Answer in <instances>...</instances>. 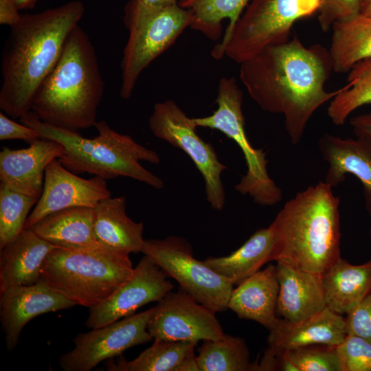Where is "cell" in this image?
I'll list each match as a JSON object with an SVG mask.
<instances>
[{
	"instance_id": "cell-5",
	"label": "cell",
	"mask_w": 371,
	"mask_h": 371,
	"mask_svg": "<svg viewBox=\"0 0 371 371\" xmlns=\"http://www.w3.org/2000/svg\"><path fill=\"white\" fill-rule=\"evenodd\" d=\"M20 122L36 131L41 137L60 143L64 151L58 159L75 174L87 172L106 180L126 177L157 190L164 186L161 178L140 164L141 161L158 164L160 157L157 152L128 135L116 132L104 120L95 124L99 135L93 139L45 123L32 111L23 115Z\"/></svg>"
},
{
	"instance_id": "cell-20",
	"label": "cell",
	"mask_w": 371,
	"mask_h": 371,
	"mask_svg": "<svg viewBox=\"0 0 371 371\" xmlns=\"http://www.w3.org/2000/svg\"><path fill=\"white\" fill-rule=\"evenodd\" d=\"M56 247L31 228L23 229L1 249L0 292L11 286L38 282L47 256Z\"/></svg>"
},
{
	"instance_id": "cell-17",
	"label": "cell",
	"mask_w": 371,
	"mask_h": 371,
	"mask_svg": "<svg viewBox=\"0 0 371 371\" xmlns=\"http://www.w3.org/2000/svg\"><path fill=\"white\" fill-rule=\"evenodd\" d=\"M63 151L60 143L43 137L29 142L25 148L3 147L0 152V185L39 199L46 168Z\"/></svg>"
},
{
	"instance_id": "cell-16",
	"label": "cell",
	"mask_w": 371,
	"mask_h": 371,
	"mask_svg": "<svg viewBox=\"0 0 371 371\" xmlns=\"http://www.w3.org/2000/svg\"><path fill=\"white\" fill-rule=\"evenodd\" d=\"M0 293L1 322L10 351L17 345L21 332L30 320L76 305L41 279L32 284L11 286Z\"/></svg>"
},
{
	"instance_id": "cell-4",
	"label": "cell",
	"mask_w": 371,
	"mask_h": 371,
	"mask_svg": "<svg viewBox=\"0 0 371 371\" xmlns=\"http://www.w3.org/2000/svg\"><path fill=\"white\" fill-rule=\"evenodd\" d=\"M104 87L95 48L78 25L36 90L31 111L45 123L78 132L96 123Z\"/></svg>"
},
{
	"instance_id": "cell-7",
	"label": "cell",
	"mask_w": 371,
	"mask_h": 371,
	"mask_svg": "<svg viewBox=\"0 0 371 371\" xmlns=\"http://www.w3.org/2000/svg\"><path fill=\"white\" fill-rule=\"evenodd\" d=\"M320 0H251L229 34L212 51L240 64L267 47L289 40L298 20L318 11Z\"/></svg>"
},
{
	"instance_id": "cell-44",
	"label": "cell",
	"mask_w": 371,
	"mask_h": 371,
	"mask_svg": "<svg viewBox=\"0 0 371 371\" xmlns=\"http://www.w3.org/2000/svg\"><path fill=\"white\" fill-rule=\"evenodd\" d=\"M361 3H362V2L364 1L365 0H361Z\"/></svg>"
},
{
	"instance_id": "cell-2",
	"label": "cell",
	"mask_w": 371,
	"mask_h": 371,
	"mask_svg": "<svg viewBox=\"0 0 371 371\" xmlns=\"http://www.w3.org/2000/svg\"><path fill=\"white\" fill-rule=\"evenodd\" d=\"M85 11L80 0L21 15L10 27L1 58L0 109L13 118L31 111L38 87L53 69L70 32Z\"/></svg>"
},
{
	"instance_id": "cell-34",
	"label": "cell",
	"mask_w": 371,
	"mask_h": 371,
	"mask_svg": "<svg viewBox=\"0 0 371 371\" xmlns=\"http://www.w3.org/2000/svg\"><path fill=\"white\" fill-rule=\"evenodd\" d=\"M336 349L341 371H371V341L347 334Z\"/></svg>"
},
{
	"instance_id": "cell-14",
	"label": "cell",
	"mask_w": 371,
	"mask_h": 371,
	"mask_svg": "<svg viewBox=\"0 0 371 371\" xmlns=\"http://www.w3.org/2000/svg\"><path fill=\"white\" fill-rule=\"evenodd\" d=\"M167 275L149 257L144 255L131 276L109 297L89 308L85 325L96 328L131 315L141 306L159 302L172 290Z\"/></svg>"
},
{
	"instance_id": "cell-42",
	"label": "cell",
	"mask_w": 371,
	"mask_h": 371,
	"mask_svg": "<svg viewBox=\"0 0 371 371\" xmlns=\"http://www.w3.org/2000/svg\"><path fill=\"white\" fill-rule=\"evenodd\" d=\"M361 14L371 16V0H365L361 3Z\"/></svg>"
},
{
	"instance_id": "cell-19",
	"label": "cell",
	"mask_w": 371,
	"mask_h": 371,
	"mask_svg": "<svg viewBox=\"0 0 371 371\" xmlns=\"http://www.w3.org/2000/svg\"><path fill=\"white\" fill-rule=\"evenodd\" d=\"M279 293L276 314L289 322L312 316L326 306L322 275L277 262Z\"/></svg>"
},
{
	"instance_id": "cell-6",
	"label": "cell",
	"mask_w": 371,
	"mask_h": 371,
	"mask_svg": "<svg viewBox=\"0 0 371 371\" xmlns=\"http://www.w3.org/2000/svg\"><path fill=\"white\" fill-rule=\"evenodd\" d=\"M133 269L129 254L100 243L58 247L47 256L41 279L76 305L91 308L109 297Z\"/></svg>"
},
{
	"instance_id": "cell-13",
	"label": "cell",
	"mask_w": 371,
	"mask_h": 371,
	"mask_svg": "<svg viewBox=\"0 0 371 371\" xmlns=\"http://www.w3.org/2000/svg\"><path fill=\"white\" fill-rule=\"evenodd\" d=\"M154 306L147 325L153 340L198 343L219 339L225 333L212 310L182 289L169 291Z\"/></svg>"
},
{
	"instance_id": "cell-38",
	"label": "cell",
	"mask_w": 371,
	"mask_h": 371,
	"mask_svg": "<svg viewBox=\"0 0 371 371\" xmlns=\"http://www.w3.org/2000/svg\"><path fill=\"white\" fill-rule=\"evenodd\" d=\"M350 124L357 137L371 148V111L353 117Z\"/></svg>"
},
{
	"instance_id": "cell-26",
	"label": "cell",
	"mask_w": 371,
	"mask_h": 371,
	"mask_svg": "<svg viewBox=\"0 0 371 371\" xmlns=\"http://www.w3.org/2000/svg\"><path fill=\"white\" fill-rule=\"evenodd\" d=\"M94 208L75 207L47 215L30 227L46 241L59 247L99 243L93 229Z\"/></svg>"
},
{
	"instance_id": "cell-18",
	"label": "cell",
	"mask_w": 371,
	"mask_h": 371,
	"mask_svg": "<svg viewBox=\"0 0 371 371\" xmlns=\"http://www.w3.org/2000/svg\"><path fill=\"white\" fill-rule=\"evenodd\" d=\"M346 335L345 317L326 307L297 322L278 318L269 330L265 351L275 354L311 344L337 346Z\"/></svg>"
},
{
	"instance_id": "cell-22",
	"label": "cell",
	"mask_w": 371,
	"mask_h": 371,
	"mask_svg": "<svg viewBox=\"0 0 371 371\" xmlns=\"http://www.w3.org/2000/svg\"><path fill=\"white\" fill-rule=\"evenodd\" d=\"M278 293L277 267L269 265L233 289L227 307L239 318L254 320L269 330L278 319Z\"/></svg>"
},
{
	"instance_id": "cell-24",
	"label": "cell",
	"mask_w": 371,
	"mask_h": 371,
	"mask_svg": "<svg viewBox=\"0 0 371 371\" xmlns=\"http://www.w3.org/2000/svg\"><path fill=\"white\" fill-rule=\"evenodd\" d=\"M326 306L347 315L371 289V260L359 265L341 258L322 274Z\"/></svg>"
},
{
	"instance_id": "cell-33",
	"label": "cell",
	"mask_w": 371,
	"mask_h": 371,
	"mask_svg": "<svg viewBox=\"0 0 371 371\" xmlns=\"http://www.w3.org/2000/svg\"><path fill=\"white\" fill-rule=\"evenodd\" d=\"M282 352L292 363L295 371H341L336 346L311 344Z\"/></svg>"
},
{
	"instance_id": "cell-23",
	"label": "cell",
	"mask_w": 371,
	"mask_h": 371,
	"mask_svg": "<svg viewBox=\"0 0 371 371\" xmlns=\"http://www.w3.org/2000/svg\"><path fill=\"white\" fill-rule=\"evenodd\" d=\"M93 229L97 241L104 246L129 254L142 252L144 225L126 215L124 196L99 202L94 208Z\"/></svg>"
},
{
	"instance_id": "cell-31",
	"label": "cell",
	"mask_w": 371,
	"mask_h": 371,
	"mask_svg": "<svg viewBox=\"0 0 371 371\" xmlns=\"http://www.w3.org/2000/svg\"><path fill=\"white\" fill-rule=\"evenodd\" d=\"M347 84L330 101L327 114L337 126L344 124L359 107L371 104V58L357 63L348 71Z\"/></svg>"
},
{
	"instance_id": "cell-29",
	"label": "cell",
	"mask_w": 371,
	"mask_h": 371,
	"mask_svg": "<svg viewBox=\"0 0 371 371\" xmlns=\"http://www.w3.org/2000/svg\"><path fill=\"white\" fill-rule=\"evenodd\" d=\"M251 0H180L178 4L190 12V27L216 41L222 33V21H229L227 36Z\"/></svg>"
},
{
	"instance_id": "cell-12",
	"label": "cell",
	"mask_w": 371,
	"mask_h": 371,
	"mask_svg": "<svg viewBox=\"0 0 371 371\" xmlns=\"http://www.w3.org/2000/svg\"><path fill=\"white\" fill-rule=\"evenodd\" d=\"M153 309L78 334L74 339V349L60 356L59 366L64 371H90L104 360L119 357L130 348L153 340L147 330Z\"/></svg>"
},
{
	"instance_id": "cell-21",
	"label": "cell",
	"mask_w": 371,
	"mask_h": 371,
	"mask_svg": "<svg viewBox=\"0 0 371 371\" xmlns=\"http://www.w3.org/2000/svg\"><path fill=\"white\" fill-rule=\"evenodd\" d=\"M319 149L328 168L325 182L336 187L347 174L355 176L362 183L367 207L371 215V148L357 138H341L324 134L318 142Z\"/></svg>"
},
{
	"instance_id": "cell-32",
	"label": "cell",
	"mask_w": 371,
	"mask_h": 371,
	"mask_svg": "<svg viewBox=\"0 0 371 371\" xmlns=\"http://www.w3.org/2000/svg\"><path fill=\"white\" fill-rule=\"evenodd\" d=\"M38 200L0 185V249L24 229L29 212Z\"/></svg>"
},
{
	"instance_id": "cell-36",
	"label": "cell",
	"mask_w": 371,
	"mask_h": 371,
	"mask_svg": "<svg viewBox=\"0 0 371 371\" xmlns=\"http://www.w3.org/2000/svg\"><path fill=\"white\" fill-rule=\"evenodd\" d=\"M347 334L359 335L371 341V289L345 317Z\"/></svg>"
},
{
	"instance_id": "cell-15",
	"label": "cell",
	"mask_w": 371,
	"mask_h": 371,
	"mask_svg": "<svg viewBox=\"0 0 371 371\" xmlns=\"http://www.w3.org/2000/svg\"><path fill=\"white\" fill-rule=\"evenodd\" d=\"M111 196L106 179L95 176L83 179L67 169L58 159L46 168L43 189L24 229L53 212L75 207L95 208L99 202Z\"/></svg>"
},
{
	"instance_id": "cell-11",
	"label": "cell",
	"mask_w": 371,
	"mask_h": 371,
	"mask_svg": "<svg viewBox=\"0 0 371 371\" xmlns=\"http://www.w3.org/2000/svg\"><path fill=\"white\" fill-rule=\"evenodd\" d=\"M152 133L174 147L181 149L192 160L205 182L206 199L211 207L222 210L225 203V192L221 174L226 169L211 144L196 133L194 118L172 100L155 104L148 120Z\"/></svg>"
},
{
	"instance_id": "cell-37",
	"label": "cell",
	"mask_w": 371,
	"mask_h": 371,
	"mask_svg": "<svg viewBox=\"0 0 371 371\" xmlns=\"http://www.w3.org/2000/svg\"><path fill=\"white\" fill-rule=\"evenodd\" d=\"M40 137V134L32 128L16 123L0 113V140L23 139L29 142Z\"/></svg>"
},
{
	"instance_id": "cell-27",
	"label": "cell",
	"mask_w": 371,
	"mask_h": 371,
	"mask_svg": "<svg viewBox=\"0 0 371 371\" xmlns=\"http://www.w3.org/2000/svg\"><path fill=\"white\" fill-rule=\"evenodd\" d=\"M330 56L333 70L348 72L357 63L371 58V16L359 14L335 23Z\"/></svg>"
},
{
	"instance_id": "cell-35",
	"label": "cell",
	"mask_w": 371,
	"mask_h": 371,
	"mask_svg": "<svg viewBox=\"0 0 371 371\" xmlns=\"http://www.w3.org/2000/svg\"><path fill=\"white\" fill-rule=\"evenodd\" d=\"M361 0H320L318 22L323 32L338 21L351 19L361 13Z\"/></svg>"
},
{
	"instance_id": "cell-30",
	"label": "cell",
	"mask_w": 371,
	"mask_h": 371,
	"mask_svg": "<svg viewBox=\"0 0 371 371\" xmlns=\"http://www.w3.org/2000/svg\"><path fill=\"white\" fill-rule=\"evenodd\" d=\"M196 356L199 371H253L245 340L225 334L219 339L202 341Z\"/></svg>"
},
{
	"instance_id": "cell-39",
	"label": "cell",
	"mask_w": 371,
	"mask_h": 371,
	"mask_svg": "<svg viewBox=\"0 0 371 371\" xmlns=\"http://www.w3.org/2000/svg\"><path fill=\"white\" fill-rule=\"evenodd\" d=\"M14 0H0V24L10 27L16 24L21 18Z\"/></svg>"
},
{
	"instance_id": "cell-43",
	"label": "cell",
	"mask_w": 371,
	"mask_h": 371,
	"mask_svg": "<svg viewBox=\"0 0 371 371\" xmlns=\"http://www.w3.org/2000/svg\"><path fill=\"white\" fill-rule=\"evenodd\" d=\"M370 240H371V231H370Z\"/></svg>"
},
{
	"instance_id": "cell-10",
	"label": "cell",
	"mask_w": 371,
	"mask_h": 371,
	"mask_svg": "<svg viewBox=\"0 0 371 371\" xmlns=\"http://www.w3.org/2000/svg\"><path fill=\"white\" fill-rule=\"evenodd\" d=\"M142 252L199 303L215 313L228 308L234 284L195 258L185 238L170 236L162 240H145Z\"/></svg>"
},
{
	"instance_id": "cell-8",
	"label": "cell",
	"mask_w": 371,
	"mask_h": 371,
	"mask_svg": "<svg viewBox=\"0 0 371 371\" xmlns=\"http://www.w3.org/2000/svg\"><path fill=\"white\" fill-rule=\"evenodd\" d=\"M124 21L129 35L121 61L120 94L127 100L142 72L190 27V16L189 11L178 3L146 9L134 0H128L124 8Z\"/></svg>"
},
{
	"instance_id": "cell-28",
	"label": "cell",
	"mask_w": 371,
	"mask_h": 371,
	"mask_svg": "<svg viewBox=\"0 0 371 371\" xmlns=\"http://www.w3.org/2000/svg\"><path fill=\"white\" fill-rule=\"evenodd\" d=\"M198 343L155 339L151 346L131 361L120 357L106 364L111 371H182L187 358Z\"/></svg>"
},
{
	"instance_id": "cell-1",
	"label": "cell",
	"mask_w": 371,
	"mask_h": 371,
	"mask_svg": "<svg viewBox=\"0 0 371 371\" xmlns=\"http://www.w3.org/2000/svg\"><path fill=\"white\" fill-rule=\"evenodd\" d=\"M240 79L265 111L280 114L293 144H298L315 112L339 89L325 85L333 70L329 51L305 46L297 36L266 47L240 64Z\"/></svg>"
},
{
	"instance_id": "cell-40",
	"label": "cell",
	"mask_w": 371,
	"mask_h": 371,
	"mask_svg": "<svg viewBox=\"0 0 371 371\" xmlns=\"http://www.w3.org/2000/svg\"><path fill=\"white\" fill-rule=\"evenodd\" d=\"M139 6L146 9H157L178 3L177 0H134Z\"/></svg>"
},
{
	"instance_id": "cell-9",
	"label": "cell",
	"mask_w": 371,
	"mask_h": 371,
	"mask_svg": "<svg viewBox=\"0 0 371 371\" xmlns=\"http://www.w3.org/2000/svg\"><path fill=\"white\" fill-rule=\"evenodd\" d=\"M217 91V109L209 116L194 118L196 126L221 131L241 149L247 170L235 186L237 192L260 205L278 203L282 198V190L268 173L266 153L262 148H255L247 138L242 108L243 94L236 78H222Z\"/></svg>"
},
{
	"instance_id": "cell-3",
	"label": "cell",
	"mask_w": 371,
	"mask_h": 371,
	"mask_svg": "<svg viewBox=\"0 0 371 371\" xmlns=\"http://www.w3.org/2000/svg\"><path fill=\"white\" fill-rule=\"evenodd\" d=\"M340 200L325 181L286 201L270 224L273 260L322 275L341 257Z\"/></svg>"
},
{
	"instance_id": "cell-25",
	"label": "cell",
	"mask_w": 371,
	"mask_h": 371,
	"mask_svg": "<svg viewBox=\"0 0 371 371\" xmlns=\"http://www.w3.org/2000/svg\"><path fill=\"white\" fill-rule=\"evenodd\" d=\"M276 245L274 232L270 225L253 234L238 249L223 257H208L204 262L234 285L253 275L267 262L273 260Z\"/></svg>"
},
{
	"instance_id": "cell-41",
	"label": "cell",
	"mask_w": 371,
	"mask_h": 371,
	"mask_svg": "<svg viewBox=\"0 0 371 371\" xmlns=\"http://www.w3.org/2000/svg\"><path fill=\"white\" fill-rule=\"evenodd\" d=\"M38 0H14L19 10L33 9Z\"/></svg>"
}]
</instances>
